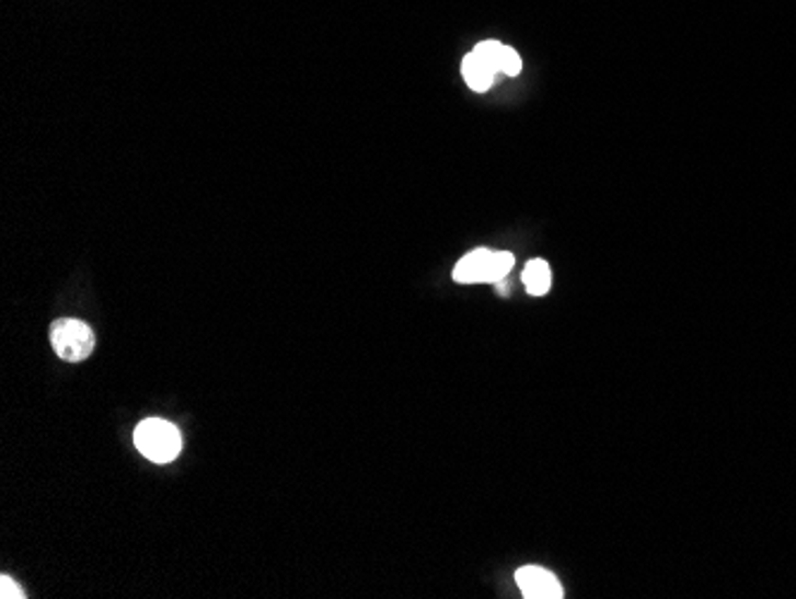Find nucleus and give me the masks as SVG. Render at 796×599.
I'll list each match as a JSON object with an SVG mask.
<instances>
[{"label": "nucleus", "instance_id": "nucleus-1", "mask_svg": "<svg viewBox=\"0 0 796 599\" xmlns=\"http://www.w3.org/2000/svg\"><path fill=\"white\" fill-rule=\"evenodd\" d=\"M134 445L153 463H170L182 451V433L163 418H146L134 430Z\"/></svg>", "mask_w": 796, "mask_h": 599}, {"label": "nucleus", "instance_id": "nucleus-2", "mask_svg": "<svg viewBox=\"0 0 796 599\" xmlns=\"http://www.w3.org/2000/svg\"><path fill=\"white\" fill-rule=\"evenodd\" d=\"M516 265L508 251H492V249H475L468 256L458 261L453 268V279L461 285H477V283H501L504 277Z\"/></svg>", "mask_w": 796, "mask_h": 599}, {"label": "nucleus", "instance_id": "nucleus-3", "mask_svg": "<svg viewBox=\"0 0 796 599\" xmlns=\"http://www.w3.org/2000/svg\"><path fill=\"white\" fill-rule=\"evenodd\" d=\"M50 346L62 361L79 364L96 349V335L89 323L77 318H60L50 325Z\"/></svg>", "mask_w": 796, "mask_h": 599}, {"label": "nucleus", "instance_id": "nucleus-4", "mask_svg": "<svg viewBox=\"0 0 796 599\" xmlns=\"http://www.w3.org/2000/svg\"><path fill=\"white\" fill-rule=\"evenodd\" d=\"M516 583L528 599H561L563 597V585L556 580V576L549 574L546 568L522 566L516 574Z\"/></svg>", "mask_w": 796, "mask_h": 599}, {"label": "nucleus", "instance_id": "nucleus-5", "mask_svg": "<svg viewBox=\"0 0 796 599\" xmlns=\"http://www.w3.org/2000/svg\"><path fill=\"white\" fill-rule=\"evenodd\" d=\"M494 77H496V70L492 68V65L480 58L475 50L468 53V56L463 58V79L465 84L472 89V91H487L492 89L494 84Z\"/></svg>", "mask_w": 796, "mask_h": 599}, {"label": "nucleus", "instance_id": "nucleus-6", "mask_svg": "<svg viewBox=\"0 0 796 599\" xmlns=\"http://www.w3.org/2000/svg\"><path fill=\"white\" fill-rule=\"evenodd\" d=\"M522 283L532 297H544L551 289V268L542 258H534L522 270Z\"/></svg>", "mask_w": 796, "mask_h": 599}, {"label": "nucleus", "instance_id": "nucleus-7", "mask_svg": "<svg viewBox=\"0 0 796 599\" xmlns=\"http://www.w3.org/2000/svg\"><path fill=\"white\" fill-rule=\"evenodd\" d=\"M520 70H522L520 53L516 48L504 46L501 48V58H498V72H504L508 77H516V74H520Z\"/></svg>", "mask_w": 796, "mask_h": 599}, {"label": "nucleus", "instance_id": "nucleus-8", "mask_svg": "<svg viewBox=\"0 0 796 599\" xmlns=\"http://www.w3.org/2000/svg\"><path fill=\"white\" fill-rule=\"evenodd\" d=\"M501 48H504V44H498V42H494V38H489V42L477 44L475 53L480 58L487 60L492 68L498 72V58H501Z\"/></svg>", "mask_w": 796, "mask_h": 599}, {"label": "nucleus", "instance_id": "nucleus-9", "mask_svg": "<svg viewBox=\"0 0 796 599\" xmlns=\"http://www.w3.org/2000/svg\"><path fill=\"white\" fill-rule=\"evenodd\" d=\"M0 597H3V599H22L24 592L10 576H3V578H0Z\"/></svg>", "mask_w": 796, "mask_h": 599}]
</instances>
